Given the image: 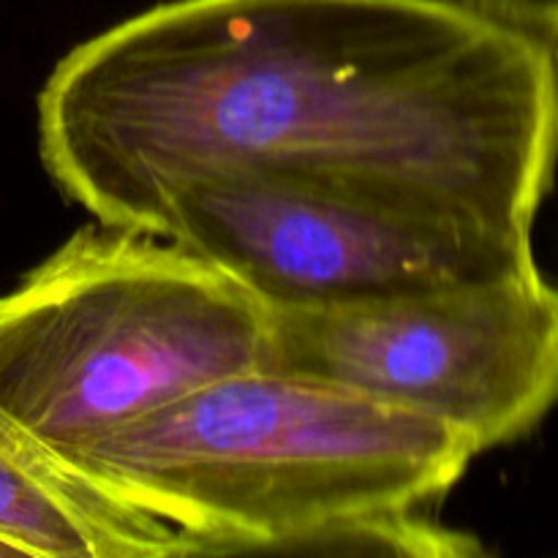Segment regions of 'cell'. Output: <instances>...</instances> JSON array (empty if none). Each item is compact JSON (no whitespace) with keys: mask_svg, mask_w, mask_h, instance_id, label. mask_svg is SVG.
Instances as JSON below:
<instances>
[{"mask_svg":"<svg viewBox=\"0 0 558 558\" xmlns=\"http://www.w3.org/2000/svg\"><path fill=\"white\" fill-rule=\"evenodd\" d=\"M142 232L210 262L267 311L338 308L539 272L534 243L472 218L267 174L183 180Z\"/></svg>","mask_w":558,"mask_h":558,"instance_id":"obj_4","label":"cell"},{"mask_svg":"<svg viewBox=\"0 0 558 558\" xmlns=\"http://www.w3.org/2000/svg\"><path fill=\"white\" fill-rule=\"evenodd\" d=\"M0 534L31 558H180L202 545L93 483L0 412Z\"/></svg>","mask_w":558,"mask_h":558,"instance_id":"obj_6","label":"cell"},{"mask_svg":"<svg viewBox=\"0 0 558 558\" xmlns=\"http://www.w3.org/2000/svg\"><path fill=\"white\" fill-rule=\"evenodd\" d=\"M550 47H554V58H556V69H558V31L550 36Z\"/></svg>","mask_w":558,"mask_h":558,"instance_id":"obj_9","label":"cell"},{"mask_svg":"<svg viewBox=\"0 0 558 558\" xmlns=\"http://www.w3.org/2000/svg\"><path fill=\"white\" fill-rule=\"evenodd\" d=\"M270 311L161 234L93 218L0 294V412L58 456L259 371Z\"/></svg>","mask_w":558,"mask_h":558,"instance_id":"obj_3","label":"cell"},{"mask_svg":"<svg viewBox=\"0 0 558 558\" xmlns=\"http://www.w3.org/2000/svg\"><path fill=\"white\" fill-rule=\"evenodd\" d=\"M450 425L276 371L210 381L63 456L205 556L316 554L336 529L428 512L477 458Z\"/></svg>","mask_w":558,"mask_h":558,"instance_id":"obj_2","label":"cell"},{"mask_svg":"<svg viewBox=\"0 0 558 558\" xmlns=\"http://www.w3.org/2000/svg\"><path fill=\"white\" fill-rule=\"evenodd\" d=\"M38 153L96 221L145 229L205 174L417 202L534 243L558 169L550 38L463 0H169L71 49Z\"/></svg>","mask_w":558,"mask_h":558,"instance_id":"obj_1","label":"cell"},{"mask_svg":"<svg viewBox=\"0 0 558 558\" xmlns=\"http://www.w3.org/2000/svg\"><path fill=\"white\" fill-rule=\"evenodd\" d=\"M480 14L550 38L558 31V0H463Z\"/></svg>","mask_w":558,"mask_h":558,"instance_id":"obj_7","label":"cell"},{"mask_svg":"<svg viewBox=\"0 0 558 558\" xmlns=\"http://www.w3.org/2000/svg\"><path fill=\"white\" fill-rule=\"evenodd\" d=\"M0 558H31V554H27L20 543H14V539L0 534Z\"/></svg>","mask_w":558,"mask_h":558,"instance_id":"obj_8","label":"cell"},{"mask_svg":"<svg viewBox=\"0 0 558 558\" xmlns=\"http://www.w3.org/2000/svg\"><path fill=\"white\" fill-rule=\"evenodd\" d=\"M262 371L425 414L477 452L558 407V283L543 272L338 308L270 311Z\"/></svg>","mask_w":558,"mask_h":558,"instance_id":"obj_5","label":"cell"}]
</instances>
